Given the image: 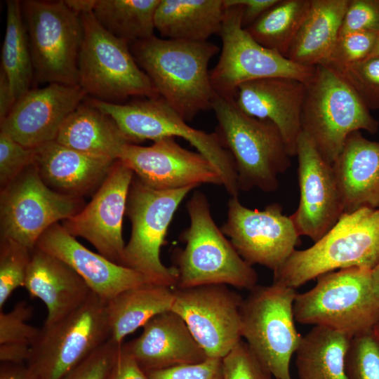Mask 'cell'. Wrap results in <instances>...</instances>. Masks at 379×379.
<instances>
[{"label":"cell","mask_w":379,"mask_h":379,"mask_svg":"<svg viewBox=\"0 0 379 379\" xmlns=\"http://www.w3.org/2000/svg\"><path fill=\"white\" fill-rule=\"evenodd\" d=\"M131 53L159 96L186 121L212 108L217 95L208 64L219 48L208 41L159 38L132 44Z\"/></svg>","instance_id":"cell-1"},{"label":"cell","mask_w":379,"mask_h":379,"mask_svg":"<svg viewBox=\"0 0 379 379\" xmlns=\"http://www.w3.org/2000/svg\"><path fill=\"white\" fill-rule=\"evenodd\" d=\"M379 264V208L344 213L308 248L295 250L274 273V283L296 289L318 277L351 267L373 270Z\"/></svg>","instance_id":"cell-2"},{"label":"cell","mask_w":379,"mask_h":379,"mask_svg":"<svg viewBox=\"0 0 379 379\" xmlns=\"http://www.w3.org/2000/svg\"><path fill=\"white\" fill-rule=\"evenodd\" d=\"M211 109L218 123L215 133L233 158L239 191L254 187L275 191L278 175L291 164L278 128L270 121L243 112L234 98L217 94Z\"/></svg>","instance_id":"cell-3"},{"label":"cell","mask_w":379,"mask_h":379,"mask_svg":"<svg viewBox=\"0 0 379 379\" xmlns=\"http://www.w3.org/2000/svg\"><path fill=\"white\" fill-rule=\"evenodd\" d=\"M190 226L182 233L185 243L175 252V287L223 284L251 290L258 274L245 261L215 223L206 195L197 191L189 200Z\"/></svg>","instance_id":"cell-4"},{"label":"cell","mask_w":379,"mask_h":379,"mask_svg":"<svg viewBox=\"0 0 379 379\" xmlns=\"http://www.w3.org/2000/svg\"><path fill=\"white\" fill-rule=\"evenodd\" d=\"M301 126L322 157L333 166L350 133L364 130L375 134L379 122L338 72L321 65L315 67L312 79L305 83Z\"/></svg>","instance_id":"cell-5"},{"label":"cell","mask_w":379,"mask_h":379,"mask_svg":"<svg viewBox=\"0 0 379 379\" xmlns=\"http://www.w3.org/2000/svg\"><path fill=\"white\" fill-rule=\"evenodd\" d=\"M317 279L314 287L295 296V321L327 327L352 338L373 330L379 322V300L371 286L370 270L342 269Z\"/></svg>","instance_id":"cell-6"},{"label":"cell","mask_w":379,"mask_h":379,"mask_svg":"<svg viewBox=\"0 0 379 379\" xmlns=\"http://www.w3.org/2000/svg\"><path fill=\"white\" fill-rule=\"evenodd\" d=\"M83 40L79 58V86L94 99L120 103L130 97H158L125 41L114 36L93 13L80 15Z\"/></svg>","instance_id":"cell-7"},{"label":"cell","mask_w":379,"mask_h":379,"mask_svg":"<svg viewBox=\"0 0 379 379\" xmlns=\"http://www.w3.org/2000/svg\"><path fill=\"white\" fill-rule=\"evenodd\" d=\"M98 109L109 116L133 142L153 141L179 137L188 141L207 158L218 171L223 187L231 197L239 189L234 162L216 133H206L190 126L160 96L129 103H112L90 99Z\"/></svg>","instance_id":"cell-8"},{"label":"cell","mask_w":379,"mask_h":379,"mask_svg":"<svg viewBox=\"0 0 379 379\" xmlns=\"http://www.w3.org/2000/svg\"><path fill=\"white\" fill-rule=\"evenodd\" d=\"M194 188L155 189L134 175L126 211L131 222V233L125 246L122 265L137 271L153 283L176 286L178 271L175 267H168L161 262L160 251L176 210Z\"/></svg>","instance_id":"cell-9"},{"label":"cell","mask_w":379,"mask_h":379,"mask_svg":"<svg viewBox=\"0 0 379 379\" xmlns=\"http://www.w3.org/2000/svg\"><path fill=\"white\" fill-rule=\"evenodd\" d=\"M295 289L274 283L256 286L241 307V334L276 379H292L290 363L302 336L295 324Z\"/></svg>","instance_id":"cell-10"},{"label":"cell","mask_w":379,"mask_h":379,"mask_svg":"<svg viewBox=\"0 0 379 379\" xmlns=\"http://www.w3.org/2000/svg\"><path fill=\"white\" fill-rule=\"evenodd\" d=\"M36 79L79 86V58L83 40L81 16L64 1H21Z\"/></svg>","instance_id":"cell-11"},{"label":"cell","mask_w":379,"mask_h":379,"mask_svg":"<svg viewBox=\"0 0 379 379\" xmlns=\"http://www.w3.org/2000/svg\"><path fill=\"white\" fill-rule=\"evenodd\" d=\"M107 303L91 292L77 309L44 326L27 362L35 379H61L109 339Z\"/></svg>","instance_id":"cell-12"},{"label":"cell","mask_w":379,"mask_h":379,"mask_svg":"<svg viewBox=\"0 0 379 379\" xmlns=\"http://www.w3.org/2000/svg\"><path fill=\"white\" fill-rule=\"evenodd\" d=\"M223 4L225 14L219 33L222 51L210 72L218 95L234 98L239 86L257 79L288 77L307 83L312 79L315 67L296 64L259 44L242 27V6L227 0H223Z\"/></svg>","instance_id":"cell-13"},{"label":"cell","mask_w":379,"mask_h":379,"mask_svg":"<svg viewBox=\"0 0 379 379\" xmlns=\"http://www.w3.org/2000/svg\"><path fill=\"white\" fill-rule=\"evenodd\" d=\"M81 197L49 187L34 163L4 188L0 195L1 239L34 250L44 232L84 208Z\"/></svg>","instance_id":"cell-14"},{"label":"cell","mask_w":379,"mask_h":379,"mask_svg":"<svg viewBox=\"0 0 379 379\" xmlns=\"http://www.w3.org/2000/svg\"><path fill=\"white\" fill-rule=\"evenodd\" d=\"M171 310L185 322L208 358L222 359L241 340L243 298L227 285L173 288Z\"/></svg>","instance_id":"cell-15"},{"label":"cell","mask_w":379,"mask_h":379,"mask_svg":"<svg viewBox=\"0 0 379 379\" xmlns=\"http://www.w3.org/2000/svg\"><path fill=\"white\" fill-rule=\"evenodd\" d=\"M220 229L245 261L273 272L295 251L300 237L292 218L283 214L280 204L253 210L244 206L238 197L230 199L227 220Z\"/></svg>","instance_id":"cell-16"},{"label":"cell","mask_w":379,"mask_h":379,"mask_svg":"<svg viewBox=\"0 0 379 379\" xmlns=\"http://www.w3.org/2000/svg\"><path fill=\"white\" fill-rule=\"evenodd\" d=\"M133 177L131 168L116 160L91 201L62 224L71 235L85 239L98 253L121 265L123 218Z\"/></svg>","instance_id":"cell-17"},{"label":"cell","mask_w":379,"mask_h":379,"mask_svg":"<svg viewBox=\"0 0 379 379\" xmlns=\"http://www.w3.org/2000/svg\"><path fill=\"white\" fill-rule=\"evenodd\" d=\"M119 159L142 182L155 189L222 185L218 171L207 158L183 148L175 138H161L147 147L127 144Z\"/></svg>","instance_id":"cell-18"},{"label":"cell","mask_w":379,"mask_h":379,"mask_svg":"<svg viewBox=\"0 0 379 379\" xmlns=\"http://www.w3.org/2000/svg\"><path fill=\"white\" fill-rule=\"evenodd\" d=\"M296 156L300 202L291 218L300 237H308L316 242L343 214L342 199L333 166L303 131L298 140Z\"/></svg>","instance_id":"cell-19"},{"label":"cell","mask_w":379,"mask_h":379,"mask_svg":"<svg viewBox=\"0 0 379 379\" xmlns=\"http://www.w3.org/2000/svg\"><path fill=\"white\" fill-rule=\"evenodd\" d=\"M86 95L80 86L58 84L30 89L0 122L1 131L30 149L55 141L65 120Z\"/></svg>","instance_id":"cell-20"},{"label":"cell","mask_w":379,"mask_h":379,"mask_svg":"<svg viewBox=\"0 0 379 379\" xmlns=\"http://www.w3.org/2000/svg\"><path fill=\"white\" fill-rule=\"evenodd\" d=\"M35 248L69 265L106 302L127 289L153 283L137 271L88 249L58 222L44 232Z\"/></svg>","instance_id":"cell-21"},{"label":"cell","mask_w":379,"mask_h":379,"mask_svg":"<svg viewBox=\"0 0 379 379\" xmlns=\"http://www.w3.org/2000/svg\"><path fill=\"white\" fill-rule=\"evenodd\" d=\"M305 83L288 77L257 79L239 86L234 97L248 116L272 121L279 130L291 157L296 156L302 133Z\"/></svg>","instance_id":"cell-22"},{"label":"cell","mask_w":379,"mask_h":379,"mask_svg":"<svg viewBox=\"0 0 379 379\" xmlns=\"http://www.w3.org/2000/svg\"><path fill=\"white\" fill-rule=\"evenodd\" d=\"M124 345L145 372L208 358L184 320L172 310L153 317L139 337Z\"/></svg>","instance_id":"cell-23"},{"label":"cell","mask_w":379,"mask_h":379,"mask_svg":"<svg viewBox=\"0 0 379 379\" xmlns=\"http://www.w3.org/2000/svg\"><path fill=\"white\" fill-rule=\"evenodd\" d=\"M23 287L30 297L45 304L44 326L54 324L77 309L92 292L69 265L36 248L32 252Z\"/></svg>","instance_id":"cell-24"},{"label":"cell","mask_w":379,"mask_h":379,"mask_svg":"<svg viewBox=\"0 0 379 379\" xmlns=\"http://www.w3.org/2000/svg\"><path fill=\"white\" fill-rule=\"evenodd\" d=\"M115 161L97 158L50 142L34 149V164L52 190L82 197L96 191Z\"/></svg>","instance_id":"cell-25"},{"label":"cell","mask_w":379,"mask_h":379,"mask_svg":"<svg viewBox=\"0 0 379 379\" xmlns=\"http://www.w3.org/2000/svg\"><path fill=\"white\" fill-rule=\"evenodd\" d=\"M333 168L344 213L379 208V142L350 133Z\"/></svg>","instance_id":"cell-26"},{"label":"cell","mask_w":379,"mask_h":379,"mask_svg":"<svg viewBox=\"0 0 379 379\" xmlns=\"http://www.w3.org/2000/svg\"><path fill=\"white\" fill-rule=\"evenodd\" d=\"M55 141L87 155L118 160L133 142L107 114L90 100L82 102L63 122Z\"/></svg>","instance_id":"cell-27"},{"label":"cell","mask_w":379,"mask_h":379,"mask_svg":"<svg viewBox=\"0 0 379 379\" xmlns=\"http://www.w3.org/2000/svg\"><path fill=\"white\" fill-rule=\"evenodd\" d=\"M350 0H311L309 11L286 56L305 67L324 65L339 36Z\"/></svg>","instance_id":"cell-28"},{"label":"cell","mask_w":379,"mask_h":379,"mask_svg":"<svg viewBox=\"0 0 379 379\" xmlns=\"http://www.w3.org/2000/svg\"><path fill=\"white\" fill-rule=\"evenodd\" d=\"M224 14L223 0H160L154 27L167 39L207 41L220 33Z\"/></svg>","instance_id":"cell-29"},{"label":"cell","mask_w":379,"mask_h":379,"mask_svg":"<svg viewBox=\"0 0 379 379\" xmlns=\"http://www.w3.org/2000/svg\"><path fill=\"white\" fill-rule=\"evenodd\" d=\"M173 288L148 283L127 289L107 303L109 340L123 344L128 335L143 327L150 319L171 310Z\"/></svg>","instance_id":"cell-30"},{"label":"cell","mask_w":379,"mask_h":379,"mask_svg":"<svg viewBox=\"0 0 379 379\" xmlns=\"http://www.w3.org/2000/svg\"><path fill=\"white\" fill-rule=\"evenodd\" d=\"M352 337L320 326L302 336L295 352L300 379H349L345 360Z\"/></svg>","instance_id":"cell-31"},{"label":"cell","mask_w":379,"mask_h":379,"mask_svg":"<svg viewBox=\"0 0 379 379\" xmlns=\"http://www.w3.org/2000/svg\"><path fill=\"white\" fill-rule=\"evenodd\" d=\"M1 69L6 75L16 100L30 90L34 72L21 1L18 0L6 1Z\"/></svg>","instance_id":"cell-32"},{"label":"cell","mask_w":379,"mask_h":379,"mask_svg":"<svg viewBox=\"0 0 379 379\" xmlns=\"http://www.w3.org/2000/svg\"><path fill=\"white\" fill-rule=\"evenodd\" d=\"M160 0H97L93 15L114 36L135 43L154 36V13Z\"/></svg>","instance_id":"cell-33"},{"label":"cell","mask_w":379,"mask_h":379,"mask_svg":"<svg viewBox=\"0 0 379 379\" xmlns=\"http://www.w3.org/2000/svg\"><path fill=\"white\" fill-rule=\"evenodd\" d=\"M310 4L311 0H279L245 29L259 44L286 57Z\"/></svg>","instance_id":"cell-34"},{"label":"cell","mask_w":379,"mask_h":379,"mask_svg":"<svg viewBox=\"0 0 379 379\" xmlns=\"http://www.w3.org/2000/svg\"><path fill=\"white\" fill-rule=\"evenodd\" d=\"M345 368L349 379H379V336L373 330L351 338Z\"/></svg>","instance_id":"cell-35"},{"label":"cell","mask_w":379,"mask_h":379,"mask_svg":"<svg viewBox=\"0 0 379 379\" xmlns=\"http://www.w3.org/2000/svg\"><path fill=\"white\" fill-rule=\"evenodd\" d=\"M32 251L13 241L1 239L0 310L14 290L23 286Z\"/></svg>","instance_id":"cell-36"},{"label":"cell","mask_w":379,"mask_h":379,"mask_svg":"<svg viewBox=\"0 0 379 379\" xmlns=\"http://www.w3.org/2000/svg\"><path fill=\"white\" fill-rule=\"evenodd\" d=\"M328 67L350 84L369 111L379 109V57L345 66Z\"/></svg>","instance_id":"cell-37"},{"label":"cell","mask_w":379,"mask_h":379,"mask_svg":"<svg viewBox=\"0 0 379 379\" xmlns=\"http://www.w3.org/2000/svg\"><path fill=\"white\" fill-rule=\"evenodd\" d=\"M32 313V307L25 301L18 302L9 312L1 311L0 345L21 343L32 347L41 333V329L27 323Z\"/></svg>","instance_id":"cell-38"},{"label":"cell","mask_w":379,"mask_h":379,"mask_svg":"<svg viewBox=\"0 0 379 379\" xmlns=\"http://www.w3.org/2000/svg\"><path fill=\"white\" fill-rule=\"evenodd\" d=\"M378 32H356L339 36L324 64L331 67L345 66L367 59L375 46Z\"/></svg>","instance_id":"cell-39"},{"label":"cell","mask_w":379,"mask_h":379,"mask_svg":"<svg viewBox=\"0 0 379 379\" xmlns=\"http://www.w3.org/2000/svg\"><path fill=\"white\" fill-rule=\"evenodd\" d=\"M222 379H271L272 377L248 344L241 340L222 359Z\"/></svg>","instance_id":"cell-40"},{"label":"cell","mask_w":379,"mask_h":379,"mask_svg":"<svg viewBox=\"0 0 379 379\" xmlns=\"http://www.w3.org/2000/svg\"><path fill=\"white\" fill-rule=\"evenodd\" d=\"M34 163V149L0 131V185L4 188Z\"/></svg>","instance_id":"cell-41"},{"label":"cell","mask_w":379,"mask_h":379,"mask_svg":"<svg viewBox=\"0 0 379 379\" xmlns=\"http://www.w3.org/2000/svg\"><path fill=\"white\" fill-rule=\"evenodd\" d=\"M356 32L379 33V0H350L339 36Z\"/></svg>","instance_id":"cell-42"},{"label":"cell","mask_w":379,"mask_h":379,"mask_svg":"<svg viewBox=\"0 0 379 379\" xmlns=\"http://www.w3.org/2000/svg\"><path fill=\"white\" fill-rule=\"evenodd\" d=\"M120 345L109 339L61 379H106Z\"/></svg>","instance_id":"cell-43"},{"label":"cell","mask_w":379,"mask_h":379,"mask_svg":"<svg viewBox=\"0 0 379 379\" xmlns=\"http://www.w3.org/2000/svg\"><path fill=\"white\" fill-rule=\"evenodd\" d=\"M149 379H222V359L206 358L190 364L146 372Z\"/></svg>","instance_id":"cell-44"},{"label":"cell","mask_w":379,"mask_h":379,"mask_svg":"<svg viewBox=\"0 0 379 379\" xmlns=\"http://www.w3.org/2000/svg\"><path fill=\"white\" fill-rule=\"evenodd\" d=\"M106 379L149 378L125 345L121 344L117 350Z\"/></svg>","instance_id":"cell-45"},{"label":"cell","mask_w":379,"mask_h":379,"mask_svg":"<svg viewBox=\"0 0 379 379\" xmlns=\"http://www.w3.org/2000/svg\"><path fill=\"white\" fill-rule=\"evenodd\" d=\"M232 4L242 6L241 24L246 29L255 22L270 8L274 6L279 0H227Z\"/></svg>","instance_id":"cell-46"},{"label":"cell","mask_w":379,"mask_h":379,"mask_svg":"<svg viewBox=\"0 0 379 379\" xmlns=\"http://www.w3.org/2000/svg\"><path fill=\"white\" fill-rule=\"evenodd\" d=\"M31 346L21 343H5L0 345V361L1 363L25 364L28 361Z\"/></svg>","instance_id":"cell-47"},{"label":"cell","mask_w":379,"mask_h":379,"mask_svg":"<svg viewBox=\"0 0 379 379\" xmlns=\"http://www.w3.org/2000/svg\"><path fill=\"white\" fill-rule=\"evenodd\" d=\"M16 99L12 91L6 75L0 70V122L10 114L15 105Z\"/></svg>","instance_id":"cell-48"},{"label":"cell","mask_w":379,"mask_h":379,"mask_svg":"<svg viewBox=\"0 0 379 379\" xmlns=\"http://www.w3.org/2000/svg\"><path fill=\"white\" fill-rule=\"evenodd\" d=\"M0 379H35L27 364L1 363Z\"/></svg>","instance_id":"cell-49"},{"label":"cell","mask_w":379,"mask_h":379,"mask_svg":"<svg viewBox=\"0 0 379 379\" xmlns=\"http://www.w3.org/2000/svg\"><path fill=\"white\" fill-rule=\"evenodd\" d=\"M97 0H65V4L75 13L81 15L93 13Z\"/></svg>","instance_id":"cell-50"},{"label":"cell","mask_w":379,"mask_h":379,"mask_svg":"<svg viewBox=\"0 0 379 379\" xmlns=\"http://www.w3.org/2000/svg\"><path fill=\"white\" fill-rule=\"evenodd\" d=\"M371 282L373 292L379 300V264L371 270Z\"/></svg>","instance_id":"cell-51"},{"label":"cell","mask_w":379,"mask_h":379,"mask_svg":"<svg viewBox=\"0 0 379 379\" xmlns=\"http://www.w3.org/2000/svg\"><path fill=\"white\" fill-rule=\"evenodd\" d=\"M371 57H379V33L378 34L375 46L373 49L371 54L370 55L368 58H371Z\"/></svg>","instance_id":"cell-52"},{"label":"cell","mask_w":379,"mask_h":379,"mask_svg":"<svg viewBox=\"0 0 379 379\" xmlns=\"http://www.w3.org/2000/svg\"><path fill=\"white\" fill-rule=\"evenodd\" d=\"M373 330L379 336V322L374 326Z\"/></svg>","instance_id":"cell-53"}]
</instances>
